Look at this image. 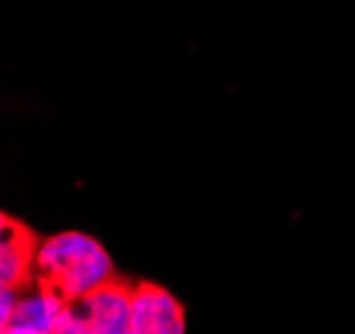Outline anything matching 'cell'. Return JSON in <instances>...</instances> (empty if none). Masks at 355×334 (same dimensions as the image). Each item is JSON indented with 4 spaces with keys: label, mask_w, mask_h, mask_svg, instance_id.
<instances>
[{
    "label": "cell",
    "mask_w": 355,
    "mask_h": 334,
    "mask_svg": "<svg viewBox=\"0 0 355 334\" xmlns=\"http://www.w3.org/2000/svg\"><path fill=\"white\" fill-rule=\"evenodd\" d=\"M128 334H186V308L162 284L141 278L135 281Z\"/></svg>",
    "instance_id": "277c9868"
},
{
    "label": "cell",
    "mask_w": 355,
    "mask_h": 334,
    "mask_svg": "<svg viewBox=\"0 0 355 334\" xmlns=\"http://www.w3.org/2000/svg\"><path fill=\"white\" fill-rule=\"evenodd\" d=\"M43 239L24 220L3 212L0 218V290L24 294L37 287L35 265Z\"/></svg>",
    "instance_id": "3957f363"
},
{
    "label": "cell",
    "mask_w": 355,
    "mask_h": 334,
    "mask_svg": "<svg viewBox=\"0 0 355 334\" xmlns=\"http://www.w3.org/2000/svg\"><path fill=\"white\" fill-rule=\"evenodd\" d=\"M114 276L119 274L112 255L90 233L61 231L43 239L40 244L35 265L37 290L61 303H72Z\"/></svg>",
    "instance_id": "6da1fadb"
},
{
    "label": "cell",
    "mask_w": 355,
    "mask_h": 334,
    "mask_svg": "<svg viewBox=\"0 0 355 334\" xmlns=\"http://www.w3.org/2000/svg\"><path fill=\"white\" fill-rule=\"evenodd\" d=\"M135 284L114 276L93 292L64 303L53 334H128Z\"/></svg>",
    "instance_id": "7a4b0ae2"
},
{
    "label": "cell",
    "mask_w": 355,
    "mask_h": 334,
    "mask_svg": "<svg viewBox=\"0 0 355 334\" xmlns=\"http://www.w3.org/2000/svg\"><path fill=\"white\" fill-rule=\"evenodd\" d=\"M3 334H53V332L32 329V326H3Z\"/></svg>",
    "instance_id": "5b68a950"
}]
</instances>
